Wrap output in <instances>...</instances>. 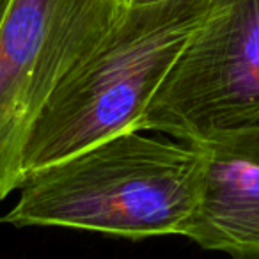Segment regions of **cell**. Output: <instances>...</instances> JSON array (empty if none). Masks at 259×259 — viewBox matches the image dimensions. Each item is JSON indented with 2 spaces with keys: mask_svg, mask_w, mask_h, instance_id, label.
<instances>
[{
  "mask_svg": "<svg viewBox=\"0 0 259 259\" xmlns=\"http://www.w3.org/2000/svg\"><path fill=\"white\" fill-rule=\"evenodd\" d=\"M201 153L141 132L108 137L23 178L0 222L144 240L185 236L197 206Z\"/></svg>",
  "mask_w": 259,
  "mask_h": 259,
  "instance_id": "obj_1",
  "label": "cell"
},
{
  "mask_svg": "<svg viewBox=\"0 0 259 259\" xmlns=\"http://www.w3.org/2000/svg\"><path fill=\"white\" fill-rule=\"evenodd\" d=\"M206 6L208 0L128 6L103 43L55 87L37 114L23 148V178L108 137L137 132Z\"/></svg>",
  "mask_w": 259,
  "mask_h": 259,
  "instance_id": "obj_2",
  "label": "cell"
},
{
  "mask_svg": "<svg viewBox=\"0 0 259 259\" xmlns=\"http://www.w3.org/2000/svg\"><path fill=\"white\" fill-rule=\"evenodd\" d=\"M259 124V0H208L137 132L180 142Z\"/></svg>",
  "mask_w": 259,
  "mask_h": 259,
  "instance_id": "obj_3",
  "label": "cell"
},
{
  "mask_svg": "<svg viewBox=\"0 0 259 259\" xmlns=\"http://www.w3.org/2000/svg\"><path fill=\"white\" fill-rule=\"evenodd\" d=\"M126 8V0L9 2L0 20V201L22 185L23 148L43 105Z\"/></svg>",
  "mask_w": 259,
  "mask_h": 259,
  "instance_id": "obj_4",
  "label": "cell"
},
{
  "mask_svg": "<svg viewBox=\"0 0 259 259\" xmlns=\"http://www.w3.org/2000/svg\"><path fill=\"white\" fill-rule=\"evenodd\" d=\"M195 146L199 197L185 238L233 259H259V124Z\"/></svg>",
  "mask_w": 259,
  "mask_h": 259,
  "instance_id": "obj_5",
  "label": "cell"
},
{
  "mask_svg": "<svg viewBox=\"0 0 259 259\" xmlns=\"http://www.w3.org/2000/svg\"><path fill=\"white\" fill-rule=\"evenodd\" d=\"M128 6H142V4H155V2H163V0H126Z\"/></svg>",
  "mask_w": 259,
  "mask_h": 259,
  "instance_id": "obj_6",
  "label": "cell"
},
{
  "mask_svg": "<svg viewBox=\"0 0 259 259\" xmlns=\"http://www.w3.org/2000/svg\"><path fill=\"white\" fill-rule=\"evenodd\" d=\"M9 2H11V0H0V20H2V16H4V13H6V9H8Z\"/></svg>",
  "mask_w": 259,
  "mask_h": 259,
  "instance_id": "obj_7",
  "label": "cell"
}]
</instances>
